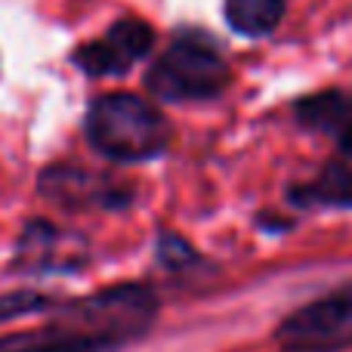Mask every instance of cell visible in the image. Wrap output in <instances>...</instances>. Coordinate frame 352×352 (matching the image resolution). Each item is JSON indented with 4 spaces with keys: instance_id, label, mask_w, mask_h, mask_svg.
Masks as SVG:
<instances>
[{
    "instance_id": "13",
    "label": "cell",
    "mask_w": 352,
    "mask_h": 352,
    "mask_svg": "<svg viewBox=\"0 0 352 352\" xmlns=\"http://www.w3.org/2000/svg\"><path fill=\"white\" fill-rule=\"evenodd\" d=\"M334 136L340 140V148L352 158V96L346 99V109H343V118H340V124H337V130H334Z\"/></svg>"
},
{
    "instance_id": "12",
    "label": "cell",
    "mask_w": 352,
    "mask_h": 352,
    "mask_svg": "<svg viewBox=\"0 0 352 352\" xmlns=\"http://www.w3.org/2000/svg\"><path fill=\"white\" fill-rule=\"evenodd\" d=\"M158 254H161V263H164L167 269H186V263L182 260H198V254H195L192 248H188L182 238H176V235H161V244H158Z\"/></svg>"
},
{
    "instance_id": "5",
    "label": "cell",
    "mask_w": 352,
    "mask_h": 352,
    "mask_svg": "<svg viewBox=\"0 0 352 352\" xmlns=\"http://www.w3.org/2000/svg\"><path fill=\"white\" fill-rule=\"evenodd\" d=\"M155 47V31L148 28L142 19H118L102 41H90L84 47L74 50L72 62L90 78H102V74H124L142 62Z\"/></svg>"
},
{
    "instance_id": "6",
    "label": "cell",
    "mask_w": 352,
    "mask_h": 352,
    "mask_svg": "<svg viewBox=\"0 0 352 352\" xmlns=\"http://www.w3.org/2000/svg\"><path fill=\"white\" fill-rule=\"evenodd\" d=\"M41 192L62 207H127L130 188L115 186L109 176L84 173L74 167H50L41 176Z\"/></svg>"
},
{
    "instance_id": "4",
    "label": "cell",
    "mask_w": 352,
    "mask_h": 352,
    "mask_svg": "<svg viewBox=\"0 0 352 352\" xmlns=\"http://www.w3.org/2000/svg\"><path fill=\"white\" fill-rule=\"evenodd\" d=\"M281 352H346L352 349V287L300 306L275 331Z\"/></svg>"
},
{
    "instance_id": "8",
    "label": "cell",
    "mask_w": 352,
    "mask_h": 352,
    "mask_svg": "<svg viewBox=\"0 0 352 352\" xmlns=\"http://www.w3.org/2000/svg\"><path fill=\"white\" fill-rule=\"evenodd\" d=\"M287 198L297 207H352V164L331 161L316 179L291 186Z\"/></svg>"
},
{
    "instance_id": "10",
    "label": "cell",
    "mask_w": 352,
    "mask_h": 352,
    "mask_svg": "<svg viewBox=\"0 0 352 352\" xmlns=\"http://www.w3.org/2000/svg\"><path fill=\"white\" fill-rule=\"evenodd\" d=\"M343 109H346V96H343L340 90H324V93H316V96L300 99L294 115H297V121L303 124V127L322 130V133H334L343 118Z\"/></svg>"
},
{
    "instance_id": "7",
    "label": "cell",
    "mask_w": 352,
    "mask_h": 352,
    "mask_svg": "<svg viewBox=\"0 0 352 352\" xmlns=\"http://www.w3.org/2000/svg\"><path fill=\"white\" fill-rule=\"evenodd\" d=\"M84 238L62 235L50 223H28L19 241V269L28 272H59V269H80V256L74 248H80Z\"/></svg>"
},
{
    "instance_id": "2",
    "label": "cell",
    "mask_w": 352,
    "mask_h": 352,
    "mask_svg": "<svg viewBox=\"0 0 352 352\" xmlns=\"http://www.w3.org/2000/svg\"><path fill=\"white\" fill-rule=\"evenodd\" d=\"M87 140L111 161H148L170 146L173 127L152 102L136 93H109L87 111Z\"/></svg>"
},
{
    "instance_id": "1",
    "label": "cell",
    "mask_w": 352,
    "mask_h": 352,
    "mask_svg": "<svg viewBox=\"0 0 352 352\" xmlns=\"http://www.w3.org/2000/svg\"><path fill=\"white\" fill-rule=\"evenodd\" d=\"M155 316L152 287L115 285L62 303L41 328L0 337V352H121L152 331Z\"/></svg>"
},
{
    "instance_id": "9",
    "label": "cell",
    "mask_w": 352,
    "mask_h": 352,
    "mask_svg": "<svg viewBox=\"0 0 352 352\" xmlns=\"http://www.w3.org/2000/svg\"><path fill=\"white\" fill-rule=\"evenodd\" d=\"M287 0H226V19L244 37H266L278 28Z\"/></svg>"
},
{
    "instance_id": "11",
    "label": "cell",
    "mask_w": 352,
    "mask_h": 352,
    "mask_svg": "<svg viewBox=\"0 0 352 352\" xmlns=\"http://www.w3.org/2000/svg\"><path fill=\"white\" fill-rule=\"evenodd\" d=\"M50 306H53V300L43 297V294H34V291L6 294V297H0V322H10V318H19V316H28V312L50 309Z\"/></svg>"
},
{
    "instance_id": "3",
    "label": "cell",
    "mask_w": 352,
    "mask_h": 352,
    "mask_svg": "<svg viewBox=\"0 0 352 352\" xmlns=\"http://www.w3.org/2000/svg\"><path fill=\"white\" fill-rule=\"evenodd\" d=\"M229 84V62L210 43L198 41H173L146 74V87L167 102L217 99Z\"/></svg>"
}]
</instances>
